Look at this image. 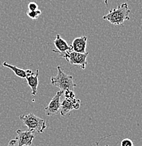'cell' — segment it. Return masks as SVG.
<instances>
[{
  "mask_svg": "<svg viewBox=\"0 0 142 146\" xmlns=\"http://www.w3.org/2000/svg\"><path fill=\"white\" fill-rule=\"evenodd\" d=\"M2 65L3 66L7 67V68L11 70L14 72V74H16L17 77H20V78L26 79V70H25L17 68V67L15 66V65H9V64L7 63V62H4Z\"/></svg>",
  "mask_w": 142,
  "mask_h": 146,
  "instance_id": "8fae6325",
  "label": "cell"
},
{
  "mask_svg": "<svg viewBox=\"0 0 142 146\" xmlns=\"http://www.w3.org/2000/svg\"><path fill=\"white\" fill-rule=\"evenodd\" d=\"M57 68V74L55 77H51V84L55 86H57L61 91L67 90L74 91L76 84L73 81V77L69 75L63 71L59 65Z\"/></svg>",
  "mask_w": 142,
  "mask_h": 146,
  "instance_id": "7a4b0ae2",
  "label": "cell"
},
{
  "mask_svg": "<svg viewBox=\"0 0 142 146\" xmlns=\"http://www.w3.org/2000/svg\"><path fill=\"white\" fill-rule=\"evenodd\" d=\"M129 13H130V9L128 7V4L122 3L121 5L110 9L108 14L103 16V19L109 21L111 24L113 25H122L125 23V21H129L130 19Z\"/></svg>",
  "mask_w": 142,
  "mask_h": 146,
  "instance_id": "6da1fadb",
  "label": "cell"
},
{
  "mask_svg": "<svg viewBox=\"0 0 142 146\" xmlns=\"http://www.w3.org/2000/svg\"><path fill=\"white\" fill-rule=\"evenodd\" d=\"M52 51L55 53H57L61 57L66 59L67 61L71 65H79L83 70H84L86 67V58L87 56H88V52H86L85 54H80V53L74 52L72 50L65 51V52H59L56 49H53Z\"/></svg>",
  "mask_w": 142,
  "mask_h": 146,
  "instance_id": "277c9868",
  "label": "cell"
},
{
  "mask_svg": "<svg viewBox=\"0 0 142 146\" xmlns=\"http://www.w3.org/2000/svg\"><path fill=\"white\" fill-rule=\"evenodd\" d=\"M105 4L106 6L108 5V0H105Z\"/></svg>",
  "mask_w": 142,
  "mask_h": 146,
  "instance_id": "e0dca14e",
  "label": "cell"
},
{
  "mask_svg": "<svg viewBox=\"0 0 142 146\" xmlns=\"http://www.w3.org/2000/svg\"><path fill=\"white\" fill-rule=\"evenodd\" d=\"M65 94H64V96H65V99H74L75 98V93H74V91L71 90H67L64 91Z\"/></svg>",
  "mask_w": 142,
  "mask_h": 146,
  "instance_id": "4fadbf2b",
  "label": "cell"
},
{
  "mask_svg": "<svg viewBox=\"0 0 142 146\" xmlns=\"http://www.w3.org/2000/svg\"><path fill=\"white\" fill-rule=\"evenodd\" d=\"M87 40H88V38L85 36L75 38L72 42L71 45H70L71 50L76 53L85 54L86 53L85 49H86Z\"/></svg>",
  "mask_w": 142,
  "mask_h": 146,
  "instance_id": "9c48e42d",
  "label": "cell"
},
{
  "mask_svg": "<svg viewBox=\"0 0 142 146\" xmlns=\"http://www.w3.org/2000/svg\"><path fill=\"white\" fill-rule=\"evenodd\" d=\"M38 75H39V70H37L35 73L30 70H26V79L28 82V86L31 89L32 96H35L38 92Z\"/></svg>",
  "mask_w": 142,
  "mask_h": 146,
  "instance_id": "ba28073f",
  "label": "cell"
},
{
  "mask_svg": "<svg viewBox=\"0 0 142 146\" xmlns=\"http://www.w3.org/2000/svg\"><path fill=\"white\" fill-rule=\"evenodd\" d=\"M121 146H134V143L129 138H125L121 141L120 143Z\"/></svg>",
  "mask_w": 142,
  "mask_h": 146,
  "instance_id": "5bb4252c",
  "label": "cell"
},
{
  "mask_svg": "<svg viewBox=\"0 0 142 146\" xmlns=\"http://www.w3.org/2000/svg\"><path fill=\"white\" fill-rule=\"evenodd\" d=\"M38 9V6L36 2H30L28 4V11H36Z\"/></svg>",
  "mask_w": 142,
  "mask_h": 146,
  "instance_id": "9a60e30c",
  "label": "cell"
},
{
  "mask_svg": "<svg viewBox=\"0 0 142 146\" xmlns=\"http://www.w3.org/2000/svg\"><path fill=\"white\" fill-rule=\"evenodd\" d=\"M16 143H17V141H16V139H15V140H11V141H9V142L8 145H7V146H16Z\"/></svg>",
  "mask_w": 142,
  "mask_h": 146,
  "instance_id": "2e32d148",
  "label": "cell"
},
{
  "mask_svg": "<svg viewBox=\"0 0 142 146\" xmlns=\"http://www.w3.org/2000/svg\"><path fill=\"white\" fill-rule=\"evenodd\" d=\"M54 44L57 48V51L59 52H65V51L71 50V46L69 45L67 42L63 38H62L59 34H57L56 38L54 41Z\"/></svg>",
  "mask_w": 142,
  "mask_h": 146,
  "instance_id": "30bf717a",
  "label": "cell"
},
{
  "mask_svg": "<svg viewBox=\"0 0 142 146\" xmlns=\"http://www.w3.org/2000/svg\"><path fill=\"white\" fill-rule=\"evenodd\" d=\"M41 14H42V11L40 10H39V9H38L36 11H28L26 13L27 16L33 20L37 19L39 17V16H40Z\"/></svg>",
  "mask_w": 142,
  "mask_h": 146,
  "instance_id": "7c38bea8",
  "label": "cell"
},
{
  "mask_svg": "<svg viewBox=\"0 0 142 146\" xmlns=\"http://www.w3.org/2000/svg\"><path fill=\"white\" fill-rule=\"evenodd\" d=\"M64 91H57L56 95L52 98V99L50 100L48 106L45 108V113L47 116H52V115H57L60 110V98L61 96L63 95Z\"/></svg>",
  "mask_w": 142,
  "mask_h": 146,
  "instance_id": "5b68a950",
  "label": "cell"
},
{
  "mask_svg": "<svg viewBox=\"0 0 142 146\" xmlns=\"http://www.w3.org/2000/svg\"><path fill=\"white\" fill-rule=\"evenodd\" d=\"M17 136L16 141H17V146H30L33 143L35 138V132L30 131H21L18 129L16 131Z\"/></svg>",
  "mask_w": 142,
  "mask_h": 146,
  "instance_id": "8992f818",
  "label": "cell"
},
{
  "mask_svg": "<svg viewBox=\"0 0 142 146\" xmlns=\"http://www.w3.org/2000/svg\"><path fill=\"white\" fill-rule=\"evenodd\" d=\"M19 118L30 131L42 133L47 128L45 120L36 116L33 113L20 115Z\"/></svg>",
  "mask_w": 142,
  "mask_h": 146,
  "instance_id": "3957f363",
  "label": "cell"
},
{
  "mask_svg": "<svg viewBox=\"0 0 142 146\" xmlns=\"http://www.w3.org/2000/svg\"><path fill=\"white\" fill-rule=\"evenodd\" d=\"M96 146H99V142H97V143H96ZM106 146H109V145H107Z\"/></svg>",
  "mask_w": 142,
  "mask_h": 146,
  "instance_id": "ac0fdd59",
  "label": "cell"
},
{
  "mask_svg": "<svg viewBox=\"0 0 142 146\" xmlns=\"http://www.w3.org/2000/svg\"><path fill=\"white\" fill-rule=\"evenodd\" d=\"M81 106V100L77 98L74 99H65L61 103L60 106V114L62 116H65L67 114H68L70 111L73 110L79 109Z\"/></svg>",
  "mask_w": 142,
  "mask_h": 146,
  "instance_id": "52a82bcc",
  "label": "cell"
}]
</instances>
